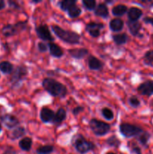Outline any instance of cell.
Returning <instances> with one entry per match:
<instances>
[{"instance_id":"f35d334b","label":"cell","mask_w":153,"mask_h":154,"mask_svg":"<svg viewBox=\"0 0 153 154\" xmlns=\"http://www.w3.org/2000/svg\"><path fill=\"white\" fill-rule=\"evenodd\" d=\"M4 6H5V5H4V1H2V0H0V11H1L2 9L4 8Z\"/></svg>"},{"instance_id":"f1b7e54d","label":"cell","mask_w":153,"mask_h":154,"mask_svg":"<svg viewBox=\"0 0 153 154\" xmlns=\"http://www.w3.org/2000/svg\"><path fill=\"white\" fill-rule=\"evenodd\" d=\"M106 144L109 146H111V147H118V146L120 145L121 142H120L119 140L117 138L116 136L113 135V136H111L106 140Z\"/></svg>"},{"instance_id":"74e56055","label":"cell","mask_w":153,"mask_h":154,"mask_svg":"<svg viewBox=\"0 0 153 154\" xmlns=\"http://www.w3.org/2000/svg\"><path fill=\"white\" fill-rule=\"evenodd\" d=\"M132 151L136 154H142L140 149V147H134L133 148H132Z\"/></svg>"},{"instance_id":"f546056e","label":"cell","mask_w":153,"mask_h":154,"mask_svg":"<svg viewBox=\"0 0 153 154\" xmlns=\"http://www.w3.org/2000/svg\"><path fill=\"white\" fill-rule=\"evenodd\" d=\"M149 138H150V134L148 133V132H142V133L140 135L139 138H138V139H139L140 142V144H142V145L146 146L147 144V143H148Z\"/></svg>"},{"instance_id":"9a60e30c","label":"cell","mask_w":153,"mask_h":154,"mask_svg":"<svg viewBox=\"0 0 153 154\" xmlns=\"http://www.w3.org/2000/svg\"><path fill=\"white\" fill-rule=\"evenodd\" d=\"M127 26L128 27V29L130 32L131 33L132 35L137 36L140 35V31L142 26L140 23L138 21H128Z\"/></svg>"},{"instance_id":"ab89813d","label":"cell","mask_w":153,"mask_h":154,"mask_svg":"<svg viewBox=\"0 0 153 154\" xmlns=\"http://www.w3.org/2000/svg\"><path fill=\"white\" fill-rule=\"evenodd\" d=\"M4 154H15L14 152H10V151H7L6 153H4Z\"/></svg>"},{"instance_id":"ffe728a7","label":"cell","mask_w":153,"mask_h":154,"mask_svg":"<svg viewBox=\"0 0 153 154\" xmlns=\"http://www.w3.org/2000/svg\"><path fill=\"white\" fill-rule=\"evenodd\" d=\"M66 119V111L63 108H59L57 111V112L55 114V117H54L52 123L58 125L61 123H62L64 120Z\"/></svg>"},{"instance_id":"4316f807","label":"cell","mask_w":153,"mask_h":154,"mask_svg":"<svg viewBox=\"0 0 153 154\" xmlns=\"http://www.w3.org/2000/svg\"><path fill=\"white\" fill-rule=\"evenodd\" d=\"M74 5H76L75 0H64V1H62L59 3L60 8H61L62 10L67 11L70 7H72Z\"/></svg>"},{"instance_id":"9c48e42d","label":"cell","mask_w":153,"mask_h":154,"mask_svg":"<svg viewBox=\"0 0 153 154\" xmlns=\"http://www.w3.org/2000/svg\"><path fill=\"white\" fill-rule=\"evenodd\" d=\"M104 27V25L101 23L91 22L88 23L86 26V30L88 34L94 38H97L100 35V30Z\"/></svg>"},{"instance_id":"7a4b0ae2","label":"cell","mask_w":153,"mask_h":154,"mask_svg":"<svg viewBox=\"0 0 153 154\" xmlns=\"http://www.w3.org/2000/svg\"><path fill=\"white\" fill-rule=\"evenodd\" d=\"M51 28H52V31L55 33L56 35L58 38L61 39L62 42L68 44H70V45H76V44L80 43V36L77 33L70 31V30L63 29L62 28L56 25H52Z\"/></svg>"},{"instance_id":"60d3db41","label":"cell","mask_w":153,"mask_h":154,"mask_svg":"<svg viewBox=\"0 0 153 154\" xmlns=\"http://www.w3.org/2000/svg\"><path fill=\"white\" fill-rule=\"evenodd\" d=\"M40 2L41 1H40V0H39V1H32V2L33 3H39V2Z\"/></svg>"},{"instance_id":"8fae6325","label":"cell","mask_w":153,"mask_h":154,"mask_svg":"<svg viewBox=\"0 0 153 154\" xmlns=\"http://www.w3.org/2000/svg\"><path fill=\"white\" fill-rule=\"evenodd\" d=\"M0 119L3 124L8 129L16 127V126H18L20 123L18 119L11 114H4V115L2 116Z\"/></svg>"},{"instance_id":"b9f144b4","label":"cell","mask_w":153,"mask_h":154,"mask_svg":"<svg viewBox=\"0 0 153 154\" xmlns=\"http://www.w3.org/2000/svg\"><path fill=\"white\" fill-rule=\"evenodd\" d=\"M151 106L153 108V100L151 102Z\"/></svg>"},{"instance_id":"603a6c76","label":"cell","mask_w":153,"mask_h":154,"mask_svg":"<svg viewBox=\"0 0 153 154\" xmlns=\"http://www.w3.org/2000/svg\"><path fill=\"white\" fill-rule=\"evenodd\" d=\"M112 39L116 45H124L128 40V36L125 33H121V34H116L112 35Z\"/></svg>"},{"instance_id":"7402d4cb","label":"cell","mask_w":153,"mask_h":154,"mask_svg":"<svg viewBox=\"0 0 153 154\" xmlns=\"http://www.w3.org/2000/svg\"><path fill=\"white\" fill-rule=\"evenodd\" d=\"M128 11L127 6L124 5H118L112 8V13L114 16L119 17L124 15Z\"/></svg>"},{"instance_id":"52a82bcc","label":"cell","mask_w":153,"mask_h":154,"mask_svg":"<svg viewBox=\"0 0 153 154\" xmlns=\"http://www.w3.org/2000/svg\"><path fill=\"white\" fill-rule=\"evenodd\" d=\"M27 74H28V71H27V68L26 66H17L12 72L11 77H10V82L13 85H17L20 83L22 82Z\"/></svg>"},{"instance_id":"277c9868","label":"cell","mask_w":153,"mask_h":154,"mask_svg":"<svg viewBox=\"0 0 153 154\" xmlns=\"http://www.w3.org/2000/svg\"><path fill=\"white\" fill-rule=\"evenodd\" d=\"M88 124L93 133L97 136H103L106 135L110 130V125L97 119H92Z\"/></svg>"},{"instance_id":"8d00e7d4","label":"cell","mask_w":153,"mask_h":154,"mask_svg":"<svg viewBox=\"0 0 153 154\" xmlns=\"http://www.w3.org/2000/svg\"><path fill=\"white\" fill-rule=\"evenodd\" d=\"M143 21L146 23L151 24L153 26V17H146L143 18Z\"/></svg>"},{"instance_id":"e575fe53","label":"cell","mask_w":153,"mask_h":154,"mask_svg":"<svg viewBox=\"0 0 153 154\" xmlns=\"http://www.w3.org/2000/svg\"><path fill=\"white\" fill-rule=\"evenodd\" d=\"M38 48L39 51H40L42 53L46 52L47 51V45L45 43H44V42H39L38 45Z\"/></svg>"},{"instance_id":"2e32d148","label":"cell","mask_w":153,"mask_h":154,"mask_svg":"<svg viewBox=\"0 0 153 154\" xmlns=\"http://www.w3.org/2000/svg\"><path fill=\"white\" fill-rule=\"evenodd\" d=\"M142 15V11L138 8L132 7L128 11V17L130 21H137Z\"/></svg>"},{"instance_id":"e0dca14e","label":"cell","mask_w":153,"mask_h":154,"mask_svg":"<svg viewBox=\"0 0 153 154\" xmlns=\"http://www.w3.org/2000/svg\"><path fill=\"white\" fill-rule=\"evenodd\" d=\"M48 48H49L50 53L52 57L59 58L63 56V51L62 50V48L53 42H50L48 44Z\"/></svg>"},{"instance_id":"4dcf8cb0","label":"cell","mask_w":153,"mask_h":154,"mask_svg":"<svg viewBox=\"0 0 153 154\" xmlns=\"http://www.w3.org/2000/svg\"><path fill=\"white\" fill-rule=\"evenodd\" d=\"M101 114L106 120H111L114 117V114L112 111L107 108H104L101 110Z\"/></svg>"},{"instance_id":"6da1fadb","label":"cell","mask_w":153,"mask_h":154,"mask_svg":"<svg viewBox=\"0 0 153 154\" xmlns=\"http://www.w3.org/2000/svg\"><path fill=\"white\" fill-rule=\"evenodd\" d=\"M42 86L49 94L55 97L63 98L68 93L65 86L52 78H44L42 81Z\"/></svg>"},{"instance_id":"7bdbcfd3","label":"cell","mask_w":153,"mask_h":154,"mask_svg":"<svg viewBox=\"0 0 153 154\" xmlns=\"http://www.w3.org/2000/svg\"><path fill=\"white\" fill-rule=\"evenodd\" d=\"M1 131H2V126L1 124H0V132H1Z\"/></svg>"},{"instance_id":"ba28073f","label":"cell","mask_w":153,"mask_h":154,"mask_svg":"<svg viewBox=\"0 0 153 154\" xmlns=\"http://www.w3.org/2000/svg\"><path fill=\"white\" fill-rule=\"evenodd\" d=\"M36 33L39 38H40L43 41H49L52 42L54 40L53 37L51 35L50 31L46 25H40L36 27L35 29Z\"/></svg>"},{"instance_id":"d4e9b609","label":"cell","mask_w":153,"mask_h":154,"mask_svg":"<svg viewBox=\"0 0 153 154\" xmlns=\"http://www.w3.org/2000/svg\"><path fill=\"white\" fill-rule=\"evenodd\" d=\"M68 14L70 18H76L81 14V9L74 5L68 10Z\"/></svg>"},{"instance_id":"836d02e7","label":"cell","mask_w":153,"mask_h":154,"mask_svg":"<svg viewBox=\"0 0 153 154\" xmlns=\"http://www.w3.org/2000/svg\"><path fill=\"white\" fill-rule=\"evenodd\" d=\"M129 105H130L131 107H133V108H138V107L140 105V100L138 99L137 97H136V96H131V97L129 99Z\"/></svg>"},{"instance_id":"5bb4252c","label":"cell","mask_w":153,"mask_h":154,"mask_svg":"<svg viewBox=\"0 0 153 154\" xmlns=\"http://www.w3.org/2000/svg\"><path fill=\"white\" fill-rule=\"evenodd\" d=\"M68 53L73 58L80 60L88 54V51L86 48H74L69 50Z\"/></svg>"},{"instance_id":"7c38bea8","label":"cell","mask_w":153,"mask_h":154,"mask_svg":"<svg viewBox=\"0 0 153 154\" xmlns=\"http://www.w3.org/2000/svg\"><path fill=\"white\" fill-rule=\"evenodd\" d=\"M54 117H55V113L50 110V108L44 107L41 109L40 113V120L44 122V123H50V122H52Z\"/></svg>"},{"instance_id":"44dd1931","label":"cell","mask_w":153,"mask_h":154,"mask_svg":"<svg viewBox=\"0 0 153 154\" xmlns=\"http://www.w3.org/2000/svg\"><path fill=\"white\" fill-rule=\"evenodd\" d=\"M32 144V140L31 138H28V137H26V138H22L19 142L20 147L24 151H28L31 149Z\"/></svg>"},{"instance_id":"1f68e13d","label":"cell","mask_w":153,"mask_h":154,"mask_svg":"<svg viewBox=\"0 0 153 154\" xmlns=\"http://www.w3.org/2000/svg\"><path fill=\"white\" fill-rule=\"evenodd\" d=\"M54 148L52 146L50 145H46V146H42L40 147L39 148L37 149V153H40V154H46L52 153L53 151Z\"/></svg>"},{"instance_id":"8992f818","label":"cell","mask_w":153,"mask_h":154,"mask_svg":"<svg viewBox=\"0 0 153 154\" xmlns=\"http://www.w3.org/2000/svg\"><path fill=\"white\" fill-rule=\"evenodd\" d=\"M119 131L122 135L127 138L134 137L136 135H140L143 130L139 126L130 124V123H122L119 126Z\"/></svg>"},{"instance_id":"4fadbf2b","label":"cell","mask_w":153,"mask_h":154,"mask_svg":"<svg viewBox=\"0 0 153 154\" xmlns=\"http://www.w3.org/2000/svg\"><path fill=\"white\" fill-rule=\"evenodd\" d=\"M103 63L96 57L90 56L88 58V66L91 70L100 71L103 68Z\"/></svg>"},{"instance_id":"3957f363","label":"cell","mask_w":153,"mask_h":154,"mask_svg":"<svg viewBox=\"0 0 153 154\" xmlns=\"http://www.w3.org/2000/svg\"><path fill=\"white\" fill-rule=\"evenodd\" d=\"M73 144L75 149L80 153L84 154L88 153L94 148V144L89 141H87L81 135H76L73 139Z\"/></svg>"},{"instance_id":"cb8c5ba5","label":"cell","mask_w":153,"mask_h":154,"mask_svg":"<svg viewBox=\"0 0 153 154\" xmlns=\"http://www.w3.org/2000/svg\"><path fill=\"white\" fill-rule=\"evenodd\" d=\"M0 71L4 74H10L13 72V65L8 61L0 63Z\"/></svg>"},{"instance_id":"30bf717a","label":"cell","mask_w":153,"mask_h":154,"mask_svg":"<svg viewBox=\"0 0 153 154\" xmlns=\"http://www.w3.org/2000/svg\"><path fill=\"white\" fill-rule=\"evenodd\" d=\"M137 91L142 96H151L153 95V81L148 80L139 85Z\"/></svg>"},{"instance_id":"484cf974","label":"cell","mask_w":153,"mask_h":154,"mask_svg":"<svg viewBox=\"0 0 153 154\" xmlns=\"http://www.w3.org/2000/svg\"><path fill=\"white\" fill-rule=\"evenodd\" d=\"M25 129L22 127H20V126H19V127L16 128V129H14V130L12 132L11 135H10V138L13 140H15V139H18V138H21V137L23 136L24 135H25Z\"/></svg>"},{"instance_id":"ac0fdd59","label":"cell","mask_w":153,"mask_h":154,"mask_svg":"<svg viewBox=\"0 0 153 154\" xmlns=\"http://www.w3.org/2000/svg\"><path fill=\"white\" fill-rule=\"evenodd\" d=\"M94 14L98 17H100L103 18H106L109 16V11L107 6L104 3H100L98 5L96 6L94 10Z\"/></svg>"},{"instance_id":"d6986e66","label":"cell","mask_w":153,"mask_h":154,"mask_svg":"<svg viewBox=\"0 0 153 154\" xmlns=\"http://www.w3.org/2000/svg\"><path fill=\"white\" fill-rule=\"evenodd\" d=\"M110 28L113 32L121 31L124 26V22L119 18H115L110 22Z\"/></svg>"},{"instance_id":"d6a6232c","label":"cell","mask_w":153,"mask_h":154,"mask_svg":"<svg viewBox=\"0 0 153 154\" xmlns=\"http://www.w3.org/2000/svg\"><path fill=\"white\" fill-rule=\"evenodd\" d=\"M82 4L88 10H94L96 8V2L94 0H83Z\"/></svg>"},{"instance_id":"d590c367","label":"cell","mask_w":153,"mask_h":154,"mask_svg":"<svg viewBox=\"0 0 153 154\" xmlns=\"http://www.w3.org/2000/svg\"><path fill=\"white\" fill-rule=\"evenodd\" d=\"M82 111H83V108H82V107L77 106V107H76V108H74L73 114H74V115H77L78 114H80V112H82Z\"/></svg>"},{"instance_id":"5b68a950","label":"cell","mask_w":153,"mask_h":154,"mask_svg":"<svg viewBox=\"0 0 153 154\" xmlns=\"http://www.w3.org/2000/svg\"><path fill=\"white\" fill-rule=\"evenodd\" d=\"M27 28V22L26 21H20L14 24H8L4 26L2 29V33L6 37H10L14 35L17 34L20 32H22Z\"/></svg>"},{"instance_id":"83f0119b","label":"cell","mask_w":153,"mask_h":154,"mask_svg":"<svg viewBox=\"0 0 153 154\" xmlns=\"http://www.w3.org/2000/svg\"><path fill=\"white\" fill-rule=\"evenodd\" d=\"M144 63L148 66H153V50L147 51L143 57Z\"/></svg>"},{"instance_id":"ee69618b","label":"cell","mask_w":153,"mask_h":154,"mask_svg":"<svg viewBox=\"0 0 153 154\" xmlns=\"http://www.w3.org/2000/svg\"><path fill=\"white\" fill-rule=\"evenodd\" d=\"M106 154H115V153H107Z\"/></svg>"}]
</instances>
